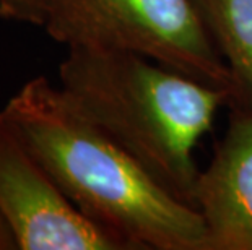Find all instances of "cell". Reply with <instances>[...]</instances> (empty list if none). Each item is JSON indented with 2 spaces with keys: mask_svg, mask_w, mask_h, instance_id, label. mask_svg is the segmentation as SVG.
<instances>
[{
  "mask_svg": "<svg viewBox=\"0 0 252 250\" xmlns=\"http://www.w3.org/2000/svg\"><path fill=\"white\" fill-rule=\"evenodd\" d=\"M17 249V244H15V239L12 236V232L5 224V221L0 218V250H15Z\"/></svg>",
  "mask_w": 252,
  "mask_h": 250,
  "instance_id": "8",
  "label": "cell"
},
{
  "mask_svg": "<svg viewBox=\"0 0 252 250\" xmlns=\"http://www.w3.org/2000/svg\"><path fill=\"white\" fill-rule=\"evenodd\" d=\"M0 119L72 203L128 250H208L200 211L168 192L46 77L23 84Z\"/></svg>",
  "mask_w": 252,
  "mask_h": 250,
  "instance_id": "1",
  "label": "cell"
},
{
  "mask_svg": "<svg viewBox=\"0 0 252 250\" xmlns=\"http://www.w3.org/2000/svg\"><path fill=\"white\" fill-rule=\"evenodd\" d=\"M0 218L18 250H128L72 203L2 119Z\"/></svg>",
  "mask_w": 252,
  "mask_h": 250,
  "instance_id": "4",
  "label": "cell"
},
{
  "mask_svg": "<svg viewBox=\"0 0 252 250\" xmlns=\"http://www.w3.org/2000/svg\"><path fill=\"white\" fill-rule=\"evenodd\" d=\"M37 26L68 47H98L147 57L169 70L224 89L246 106L233 72L195 0H39Z\"/></svg>",
  "mask_w": 252,
  "mask_h": 250,
  "instance_id": "3",
  "label": "cell"
},
{
  "mask_svg": "<svg viewBox=\"0 0 252 250\" xmlns=\"http://www.w3.org/2000/svg\"><path fill=\"white\" fill-rule=\"evenodd\" d=\"M213 41L252 106V0H195Z\"/></svg>",
  "mask_w": 252,
  "mask_h": 250,
  "instance_id": "6",
  "label": "cell"
},
{
  "mask_svg": "<svg viewBox=\"0 0 252 250\" xmlns=\"http://www.w3.org/2000/svg\"><path fill=\"white\" fill-rule=\"evenodd\" d=\"M61 88L153 179L195 208L200 171L194 146L212 129L228 91L169 70L147 57L98 47H68Z\"/></svg>",
  "mask_w": 252,
  "mask_h": 250,
  "instance_id": "2",
  "label": "cell"
},
{
  "mask_svg": "<svg viewBox=\"0 0 252 250\" xmlns=\"http://www.w3.org/2000/svg\"><path fill=\"white\" fill-rule=\"evenodd\" d=\"M195 208L208 250H252V106L231 108L226 134L198 174Z\"/></svg>",
  "mask_w": 252,
  "mask_h": 250,
  "instance_id": "5",
  "label": "cell"
},
{
  "mask_svg": "<svg viewBox=\"0 0 252 250\" xmlns=\"http://www.w3.org/2000/svg\"><path fill=\"white\" fill-rule=\"evenodd\" d=\"M37 7H39V0H0V17L36 25Z\"/></svg>",
  "mask_w": 252,
  "mask_h": 250,
  "instance_id": "7",
  "label": "cell"
}]
</instances>
